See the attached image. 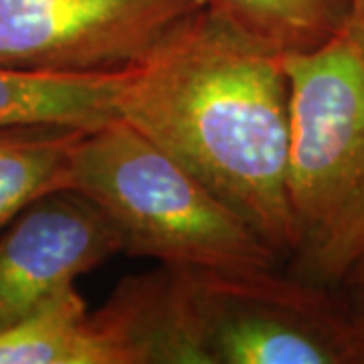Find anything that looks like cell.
Returning a JSON list of instances; mask_svg holds the SVG:
<instances>
[{
	"label": "cell",
	"mask_w": 364,
	"mask_h": 364,
	"mask_svg": "<svg viewBox=\"0 0 364 364\" xmlns=\"http://www.w3.org/2000/svg\"><path fill=\"white\" fill-rule=\"evenodd\" d=\"M117 116L195 174L279 257L291 253L284 53L205 4L128 71Z\"/></svg>",
	"instance_id": "1"
},
{
	"label": "cell",
	"mask_w": 364,
	"mask_h": 364,
	"mask_svg": "<svg viewBox=\"0 0 364 364\" xmlns=\"http://www.w3.org/2000/svg\"><path fill=\"white\" fill-rule=\"evenodd\" d=\"M289 83L287 203L299 279L346 282L364 257V53L338 33L284 53Z\"/></svg>",
	"instance_id": "2"
},
{
	"label": "cell",
	"mask_w": 364,
	"mask_h": 364,
	"mask_svg": "<svg viewBox=\"0 0 364 364\" xmlns=\"http://www.w3.org/2000/svg\"><path fill=\"white\" fill-rule=\"evenodd\" d=\"M67 191L112 221L126 255L219 272L273 269L279 259L245 219L119 116L83 134Z\"/></svg>",
	"instance_id": "3"
},
{
	"label": "cell",
	"mask_w": 364,
	"mask_h": 364,
	"mask_svg": "<svg viewBox=\"0 0 364 364\" xmlns=\"http://www.w3.org/2000/svg\"><path fill=\"white\" fill-rule=\"evenodd\" d=\"M210 364H352L346 308L273 269H195Z\"/></svg>",
	"instance_id": "4"
},
{
	"label": "cell",
	"mask_w": 364,
	"mask_h": 364,
	"mask_svg": "<svg viewBox=\"0 0 364 364\" xmlns=\"http://www.w3.org/2000/svg\"><path fill=\"white\" fill-rule=\"evenodd\" d=\"M205 0H0V67L122 73Z\"/></svg>",
	"instance_id": "5"
},
{
	"label": "cell",
	"mask_w": 364,
	"mask_h": 364,
	"mask_svg": "<svg viewBox=\"0 0 364 364\" xmlns=\"http://www.w3.org/2000/svg\"><path fill=\"white\" fill-rule=\"evenodd\" d=\"M122 251L116 227L75 191L41 196L0 231V332Z\"/></svg>",
	"instance_id": "6"
},
{
	"label": "cell",
	"mask_w": 364,
	"mask_h": 364,
	"mask_svg": "<svg viewBox=\"0 0 364 364\" xmlns=\"http://www.w3.org/2000/svg\"><path fill=\"white\" fill-rule=\"evenodd\" d=\"M91 314L126 364H210L191 267L130 275Z\"/></svg>",
	"instance_id": "7"
},
{
	"label": "cell",
	"mask_w": 364,
	"mask_h": 364,
	"mask_svg": "<svg viewBox=\"0 0 364 364\" xmlns=\"http://www.w3.org/2000/svg\"><path fill=\"white\" fill-rule=\"evenodd\" d=\"M128 71L47 73L0 67V128L53 124L95 130L117 117V95Z\"/></svg>",
	"instance_id": "8"
},
{
	"label": "cell",
	"mask_w": 364,
	"mask_h": 364,
	"mask_svg": "<svg viewBox=\"0 0 364 364\" xmlns=\"http://www.w3.org/2000/svg\"><path fill=\"white\" fill-rule=\"evenodd\" d=\"M0 364H126L77 287L0 332Z\"/></svg>",
	"instance_id": "9"
},
{
	"label": "cell",
	"mask_w": 364,
	"mask_h": 364,
	"mask_svg": "<svg viewBox=\"0 0 364 364\" xmlns=\"http://www.w3.org/2000/svg\"><path fill=\"white\" fill-rule=\"evenodd\" d=\"M83 134L53 124L0 128V231L41 196L67 191L71 154Z\"/></svg>",
	"instance_id": "10"
},
{
	"label": "cell",
	"mask_w": 364,
	"mask_h": 364,
	"mask_svg": "<svg viewBox=\"0 0 364 364\" xmlns=\"http://www.w3.org/2000/svg\"><path fill=\"white\" fill-rule=\"evenodd\" d=\"M279 53L318 49L342 33L348 0H205Z\"/></svg>",
	"instance_id": "11"
},
{
	"label": "cell",
	"mask_w": 364,
	"mask_h": 364,
	"mask_svg": "<svg viewBox=\"0 0 364 364\" xmlns=\"http://www.w3.org/2000/svg\"><path fill=\"white\" fill-rule=\"evenodd\" d=\"M346 342L352 364H364V306L358 310L346 308Z\"/></svg>",
	"instance_id": "12"
},
{
	"label": "cell",
	"mask_w": 364,
	"mask_h": 364,
	"mask_svg": "<svg viewBox=\"0 0 364 364\" xmlns=\"http://www.w3.org/2000/svg\"><path fill=\"white\" fill-rule=\"evenodd\" d=\"M342 35L364 53V0H348V14Z\"/></svg>",
	"instance_id": "13"
},
{
	"label": "cell",
	"mask_w": 364,
	"mask_h": 364,
	"mask_svg": "<svg viewBox=\"0 0 364 364\" xmlns=\"http://www.w3.org/2000/svg\"><path fill=\"white\" fill-rule=\"evenodd\" d=\"M348 279H350V282H354V284H358V286L364 287V257L358 261V265L352 269V273L348 275Z\"/></svg>",
	"instance_id": "14"
}]
</instances>
